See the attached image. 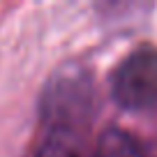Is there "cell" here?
Segmentation results:
<instances>
[{
    "instance_id": "obj_1",
    "label": "cell",
    "mask_w": 157,
    "mask_h": 157,
    "mask_svg": "<svg viewBox=\"0 0 157 157\" xmlns=\"http://www.w3.org/2000/svg\"><path fill=\"white\" fill-rule=\"evenodd\" d=\"M111 95L129 111L157 106V51L141 49L127 56L111 76Z\"/></svg>"
},
{
    "instance_id": "obj_2",
    "label": "cell",
    "mask_w": 157,
    "mask_h": 157,
    "mask_svg": "<svg viewBox=\"0 0 157 157\" xmlns=\"http://www.w3.org/2000/svg\"><path fill=\"white\" fill-rule=\"evenodd\" d=\"M93 86L86 74H60L51 81L42 99V116L49 125L83 127L90 120Z\"/></svg>"
},
{
    "instance_id": "obj_3",
    "label": "cell",
    "mask_w": 157,
    "mask_h": 157,
    "mask_svg": "<svg viewBox=\"0 0 157 157\" xmlns=\"http://www.w3.org/2000/svg\"><path fill=\"white\" fill-rule=\"evenodd\" d=\"M35 157H93L86 148L83 127L49 125Z\"/></svg>"
},
{
    "instance_id": "obj_4",
    "label": "cell",
    "mask_w": 157,
    "mask_h": 157,
    "mask_svg": "<svg viewBox=\"0 0 157 157\" xmlns=\"http://www.w3.org/2000/svg\"><path fill=\"white\" fill-rule=\"evenodd\" d=\"M93 157H152L136 136L125 129L109 127L99 134Z\"/></svg>"
}]
</instances>
